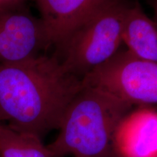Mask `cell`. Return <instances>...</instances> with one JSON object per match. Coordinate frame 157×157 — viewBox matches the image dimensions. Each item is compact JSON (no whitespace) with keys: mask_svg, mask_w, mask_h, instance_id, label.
I'll return each mask as SVG.
<instances>
[{"mask_svg":"<svg viewBox=\"0 0 157 157\" xmlns=\"http://www.w3.org/2000/svg\"><path fill=\"white\" fill-rule=\"evenodd\" d=\"M82 84L96 87L133 105L157 104V63L142 60L127 50L82 78Z\"/></svg>","mask_w":157,"mask_h":157,"instance_id":"obj_4","label":"cell"},{"mask_svg":"<svg viewBox=\"0 0 157 157\" xmlns=\"http://www.w3.org/2000/svg\"><path fill=\"white\" fill-rule=\"evenodd\" d=\"M132 108L103 90L83 85L68 105L56 140L47 146L52 157H111L116 130Z\"/></svg>","mask_w":157,"mask_h":157,"instance_id":"obj_2","label":"cell"},{"mask_svg":"<svg viewBox=\"0 0 157 157\" xmlns=\"http://www.w3.org/2000/svg\"><path fill=\"white\" fill-rule=\"evenodd\" d=\"M27 0H0V9L25 4Z\"/></svg>","mask_w":157,"mask_h":157,"instance_id":"obj_10","label":"cell"},{"mask_svg":"<svg viewBox=\"0 0 157 157\" xmlns=\"http://www.w3.org/2000/svg\"><path fill=\"white\" fill-rule=\"evenodd\" d=\"M113 148L123 157H157V111L140 106L127 113L116 130Z\"/></svg>","mask_w":157,"mask_h":157,"instance_id":"obj_6","label":"cell"},{"mask_svg":"<svg viewBox=\"0 0 157 157\" xmlns=\"http://www.w3.org/2000/svg\"><path fill=\"white\" fill-rule=\"evenodd\" d=\"M129 5L108 0L55 51L65 68L82 79L119 52Z\"/></svg>","mask_w":157,"mask_h":157,"instance_id":"obj_3","label":"cell"},{"mask_svg":"<svg viewBox=\"0 0 157 157\" xmlns=\"http://www.w3.org/2000/svg\"><path fill=\"white\" fill-rule=\"evenodd\" d=\"M0 157H52L42 138L0 123Z\"/></svg>","mask_w":157,"mask_h":157,"instance_id":"obj_9","label":"cell"},{"mask_svg":"<svg viewBox=\"0 0 157 157\" xmlns=\"http://www.w3.org/2000/svg\"><path fill=\"white\" fill-rule=\"evenodd\" d=\"M111 157H123V156H121L120 154H119L118 153L114 151V153H113V154H112V156H111Z\"/></svg>","mask_w":157,"mask_h":157,"instance_id":"obj_12","label":"cell"},{"mask_svg":"<svg viewBox=\"0 0 157 157\" xmlns=\"http://www.w3.org/2000/svg\"><path fill=\"white\" fill-rule=\"evenodd\" d=\"M122 42L137 58L157 63V23L138 2L129 5L124 25Z\"/></svg>","mask_w":157,"mask_h":157,"instance_id":"obj_8","label":"cell"},{"mask_svg":"<svg viewBox=\"0 0 157 157\" xmlns=\"http://www.w3.org/2000/svg\"><path fill=\"white\" fill-rule=\"evenodd\" d=\"M154 13H155V22L157 23V0L154 2Z\"/></svg>","mask_w":157,"mask_h":157,"instance_id":"obj_11","label":"cell"},{"mask_svg":"<svg viewBox=\"0 0 157 157\" xmlns=\"http://www.w3.org/2000/svg\"><path fill=\"white\" fill-rule=\"evenodd\" d=\"M108 0H36L51 47L58 50L79 25Z\"/></svg>","mask_w":157,"mask_h":157,"instance_id":"obj_7","label":"cell"},{"mask_svg":"<svg viewBox=\"0 0 157 157\" xmlns=\"http://www.w3.org/2000/svg\"><path fill=\"white\" fill-rule=\"evenodd\" d=\"M50 48L42 20L25 4L0 9V65L26 60Z\"/></svg>","mask_w":157,"mask_h":157,"instance_id":"obj_5","label":"cell"},{"mask_svg":"<svg viewBox=\"0 0 157 157\" xmlns=\"http://www.w3.org/2000/svg\"><path fill=\"white\" fill-rule=\"evenodd\" d=\"M82 86L54 53L0 65V123L42 138L59 129Z\"/></svg>","mask_w":157,"mask_h":157,"instance_id":"obj_1","label":"cell"}]
</instances>
